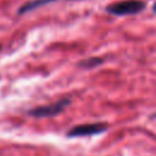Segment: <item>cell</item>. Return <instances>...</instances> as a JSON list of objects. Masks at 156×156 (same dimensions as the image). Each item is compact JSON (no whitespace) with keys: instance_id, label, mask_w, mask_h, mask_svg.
<instances>
[{"instance_id":"obj_1","label":"cell","mask_w":156,"mask_h":156,"mask_svg":"<svg viewBox=\"0 0 156 156\" xmlns=\"http://www.w3.org/2000/svg\"><path fill=\"white\" fill-rule=\"evenodd\" d=\"M146 7V2L143 0H123L117 1L106 7V11L113 16H128V15H138L144 11Z\"/></svg>"},{"instance_id":"obj_2","label":"cell","mask_w":156,"mask_h":156,"mask_svg":"<svg viewBox=\"0 0 156 156\" xmlns=\"http://www.w3.org/2000/svg\"><path fill=\"white\" fill-rule=\"evenodd\" d=\"M71 104L69 98H62L58 101L49 105H41L37 106L34 108H30L28 111V115L34 117V118H48V117H54L58 113H61L68 105Z\"/></svg>"},{"instance_id":"obj_3","label":"cell","mask_w":156,"mask_h":156,"mask_svg":"<svg viewBox=\"0 0 156 156\" xmlns=\"http://www.w3.org/2000/svg\"><path fill=\"white\" fill-rule=\"evenodd\" d=\"M108 126L106 123L96 122V123H84L72 127L67 130V136L69 138H79V136H90L104 133Z\"/></svg>"},{"instance_id":"obj_4","label":"cell","mask_w":156,"mask_h":156,"mask_svg":"<svg viewBox=\"0 0 156 156\" xmlns=\"http://www.w3.org/2000/svg\"><path fill=\"white\" fill-rule=\"evenodd\" d=\"M55 1H60V0H30V1H27L24 2L18 10H17V13L18 15H24L29 11H33L38 7H41V6H45V5H49L51 2H55Z\"/></svg>"},{"instance_id":"obj_5","label":"cell","mask_w":156,"mask_h":156,"mask_svg":"<svg viewBox=\"0 0 156 156\" xmlns=\"http://www.w3.org/2000/svg\"><path fill=\"white\" fill-rule=\"evenodd\" d=\"M102 62H104V58H102V57L91 56V57H87V58L79 61V62H78V66L82 67V68L89 69V68H94V67H98V66L102 65Z\"/></svg>"},{"instance_id":"obj_6","label":"cell","mask_w":156,"mask_h":156,"mask_svg":"<svg viewBox=\"0 0 156 156\" xmlns=\"http://www.w3.org/2000/svg\"><path fill=\"white\" fill-rule=\"evenodd\" d=\"M0 49H1V45H0Z\"/></svg>"}]
</instances>
